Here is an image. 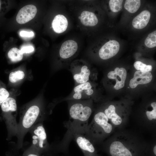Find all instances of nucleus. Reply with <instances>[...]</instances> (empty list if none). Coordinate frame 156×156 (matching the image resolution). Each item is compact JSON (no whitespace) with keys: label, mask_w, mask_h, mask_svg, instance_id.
I'll return each mask as SVG.
<instances>
[{"label":"nucleus","mask_w":156,"mask_h":156,"mask_svg":"<svg viewBox=\"0 0 156 156\" xmlns=\"http://www.w3.org/2000/svg\"><path fill=\"white\" fill-rule=\"evenodd\" d=\"M92 112L91 107L85 102H77L72 104L69 108L70 119L64 124L68 130L66 137L75 130H85Z\"/></svg>","instance_id":"f257e3e1"},{"label":"nucleus","mask_w":156,"mask_h":156,"mask_svg":"<svg viewBox=\"0 0 156 156\" xmlns=\"http://www.w3.org/2000/svg\"><path fill=\"white\" fill-rule=\"evenodd\" d=\"M114 129L105 114L101 111L95 114L85 131L93 141L96 143L102 141L113 133Z\"/></svg>","instance_id":"f03ea898"},{"label":"nucleus","mask_w":156,"mask_h":156,"mask_svg":"<svg viewBox=\"0 0 156 156\" xmlns=\"http://www.w3.org/2000/svg\"><path fill=\"white\" fill-rule=\"evenodd\" d=\"M73 138L82 151L84 156H92L95 153L93 145L94 142L88 136L85 130L74 131L70 135L68 138Z\"/></svg>","instance_id":"7ed1b4c3"},{"label":"nucleus","mask_w":156,"mask_h":156,"mask_svg":"<svg viewBox=\"0 0 156 156\" xmlns=\"http://www.w3.org/2000/svg\"><path fill=\"white\" fill-rule=\"evenodd\" d=\"M40 114L38 106L33 105L29 107L20 119L18 133L22 135L29 129L38 120Z\"/></svg>","instance_id":"20e7f679"},{"label":"nucleus","mask_w":156,"mask_h":156,"mask_svg":"<svg viewBox=\"0 0 156 156\" xmlns=\"http://www.w3.org/2000/svg\"><path fill=\"white\" fill-rule=\"evenodd\" d=\"M32 149L39 154L46 151L48 148L47 136L45 129L41 124L38 125L32 133Z\"/></svg>","instance_id":"39448f33"},{"label":"nucleus","mask_w":156,"mask_h":156,"mask_svg":"<svg viewBox=\"0 0 156 156\" xmlns=\"http://www.w3.org/2000/svg\"><path fill=\"white\" fill-rule=\"evenodd\" d=\"M70 71L76 85L89 81L91 71L86 63L81 61L74 63L71 66Z\"/></svg>","instance_id":"423d86ee"},{"label":"nucleus","mask_w":156,"mask_h":156,"mask_svg":"<svg viewBox=\"0 0 156 156\" xmlns=\"http://www.w3.org/2000/svg\"><path fill=\"white\" fill-rule=\"evenodd\" d=\"M119 43L115 40H110L105 43L100 48L99 55L104 60L109 59L115 55L120 49Z\"/></svg>","instance_id":"0eeeda50"},{"label":"nucleus","mask_w":156,"mask_h":156,"mask_svg":"<svg viewBox=\"0 0 156 156\" xmlns=\"http://www.w3.org/2000/svg\"><path fill=\"white\" fill-rule=\"evenodd\" d=\"M103 112L107 117L109 123L115 129L122 128L127 122V120L116 112V107L113 105H109Z\"/></svg>","instance_id":"6e6552de"},{"label":"nucleus","mask_w":156,"mask_h":156,"mask_svg":"<svg viewBox=\"0 0 156 156\" xmlns=\"http://www.w3.org/2000/svg\"><path fill=\"white\" fill-rule=\"evenodd\" d=\"M92 88L89 81L76 85L71 99L80 100L88 99L94 92Z\"/></svg>","instance_id":"1a4fd4ad"},{"label":"nucleus","mask_w":156,"mask_h":156,"mask_svg":"<svg viewBox=\"0 0 156 156\" xmlns=\"http://www.w3.org/2000/svg\"><path fill=\"white\" fill-rule=\"evenodd\" d=\"M37 12V9L34 5H25L18 12L16 18V21L20 24L27 23L34 17Z\"/></svg>","instance_id":"9d476101"},{"label":"nucleus","mask_w":156,"mask_h":156,"mask_svg":"<svg viewBox=\"0 0 156 156\" xmlns=\"http://www.w3.org/2000/svg\"><path fill=\"white\" fill-rule=\"evenodd\" d=\"M127 75V72L125 68L116 67L114 71H111L108 73L107 77L110 79L116 80V83L114 88L115 89L118 90L124 86Z\"/></svg>","instance_id":"9b49d317"},{"label":"nucleus","mask_w":156,"mask_h":156,"mask_svg":"<svg viewBox=\"0 0 156 156\" xmlns=\"http://www.w3.org/2000/svg\"><path fill=\"white\" fill-rule=\"evenodd\" d=\"M76 42L73 40L66 41L62 44L59 51V55L62 59H68L73 56L78 49Z\"/></svg>","instance_id":"f8f14e48"},{"label":"nucleus","mask_w":156,"mask_h":156,"mask_svg":"<svg viewBox=\"0 0 156 156\" xmlns=\"http://www.w3.org/2000/svg\"><path fill=\"white\" fill-rule=\"evenodd\" d=\"M152 78V75L150 72L137 71L134 73L133 78L130 81L129 86L132 88H134L139 84L149 83L151 81Z\"/></svg>","instance_id":"ddd939ff"},{"label":"nucleus","mask_w":156,"mask_h":156,"mask_svg":"<svg viewBox=\"0 0 156 156\" xmlns=\"http://www.w3.org/2000/svg\"><path fill=\"white\" fill-rule=\"evenodd\" d=\"M151 17V13L147 10L142 11L135 17L132 24L134 28L141 29L145 27L147 25Z\"/></svg>","instance_id":"4468645a"},{"label":"nucleus","mask_w":156,"mask_h":156,"mask_svg":"<svg viewBox=\"0 0 156 156\" xmlns=\"http://www.w3.org/2000/svg\"><path fill=\"white\" fill-rule=\"evenodd\" d=\"M52 28L54 31L58 34L65 31L68 25V21L66 18L63 15L58 14L53 19L52 23Z\"/></svg>","instance_id":"2eb2a0df"},{"label":"nucleus","mask_w":156,"mask_h":156,"mask_svg":"<svg viewBox=\"0 0 156 156\" xmlns=\"http://www.w3.org/2000/svg\"><path fill=\"white\" fill-rule=\"evenodd\" d=\"M80 20L81 23L86 26H94L98 22L97 16L93 12L84 11L81 13Z\"/></svg>","instance_id":"dca6fc26"},{"label":"nucleus","mask_w":156,"mask_h":156,"mask_svg":"<svg viewBox=\"0 0 156 156\" xmlns=\"http://www.w3.org/2000/svg\"><path fill=\"white\" fill-rule=\"evenodd\" d=\"M1 110L3 113L9 110L16 111L17 105L15 100L12 97H9L1 105Z\"/></svg>","instance_id":"f3484780"},{"label":"nucleus","mask_w":156,"mask_h":156,"mask_svg":"<svg viewBox=\"0 0 156 156\" xmlns=\"http://www.w3.org/2000/svg\"><path fill=\"white\" fill-rule=\"evenodd\" d=\"M141 5L140 0H126L124 4V8L130 13H133L136 12Z\"/></svg>","instance_id":"a211bd4d"},{"label":"nucleus","mask_w":156,"mask_h":156,"mask_svg":"<svg viewBox=\"0 0 156 156\" xmlns=\"http://www.w3.org/2000/svg\"><path fill=\"white\" fill-rule=\"evenodd\" d=\"M8 56L12 61L16 62L21 61L22 59L23 54L20 50L14 47L12 48L8 51Z\"/></svg>","instance_id":"6ab92c4d"},{"label":"nucleus","mask_w":156,"mask_h":156,"mask_svg":"<svg viewBox=\"0 0 156 156\" xmlns=\"http://www.w3.org/2000/svg\"><path fill=\"white\" fill-rule=\"evenodd\" d=\"M144 44L146 46L149 48H153L156 47V30L148 34L145 40Z\"/></svg>","instance_id":"aec40b11"},{"label":"nucleus","mask_w":156,"mask_h":156,"mask_svg":"<svg viewBox=\"0 0 156 156\" xmlns=\"http://www.w3.org/2000/svg\"><path fill=\"white\" fill-rule=\"evenodd\" d=\"M25 74L24 72L20 70L11 72L9 75V80L12 83H15L23 79Z\"/></svg>","instance_id":"412c9836"},{"label":"nucleus","mask_w":156,"mask_h":156,"mask_svg":"<svg viewBox=\"0 0 156 156\" xmlns=\"http://www.w3.org/2000/svg\"><path fill=\"white\" fill-rule=\"evenodd\" d=\"M123 1L122 0H109V5L111 10L114 12H117L121 10Z\"/></svg>","instance_id":"4be33fe9"},{"label":"nucleus","mask_w":156,"mask_h":156,"mask_svg":"<svg viewBox=\"0 0 156 156\" xmlns=\"http://www.w3.org/2000/svg\"><path fill=\"white\" fill-rule=\"evenodd\" d=\"M134 66L137 70L142 72H150L152 69L151 65H146L140 61L135 62L134 64Z\"/></svg>","instance_id":"5701e85b"},{"label":"nucleus","mask_w":156,"mask_h":156,"mask_svg":"<svg viewBox=\"0 0 156 156\" xmlns=\"http://www.w3.org/2000/svg\"><path fill=\"white\" fill-rule=\"evenodd\" d=\"M9 93L7 90L4 88L0 92V105L9 97Z\"/></svg>","instance_id":"b1692460"},{"label":"nucleus","mask_w":156,"mask_h":156,"mask_svg":"<svg viewBox=\"0 0 156 156\" xmlns=\"http://www.w3.org/2000/svg\"><path fill=\"white\" fill-rule=\"evenodd\" d=\"M20 50L24 53H29L33 52L34 51V47L31 46H27L22 47Z\"/></svg>","instance_id":"393cba45"},{"label":"nucleus","mask_w":156,"mask_h":156,"mask_svg":"<svg viewBox=\"0 0 156 156\" xmlns=\"http://www.w3.org/2000/svg\"><path fill=\"white\" fill-rule=\"evenodd\" d=\"M20 35L23 37H31L34 35V33L33 31L28 32L26 31H21L20 32Z\"/></svg>","instance_id":"a878e982"},{"label":"nucleus","mask_w":156,"mask_h":156,"mask_svg":"<svg viewBox=\"0 0 156 156\" xmlns=\"http://www.w3.org/2000/svg\"><path fill=\"white\" fill-rule=\"evenodd\" d=\"M24 156H40V155L37 152L32 149L25 152Z\"/></svg>","instance_id":"bb28decb"},{"label":"nucleus","mask_w":156,"mask_h":156,"mask_svg":"<svg viewBox=\"0 0 156 156\" xmlns=\"http://www.w3.org/2000/svg\"><path fill=\"white\" fill-rule=\"evenodd\" d=\"M153 151L154 154L155 155H156V145H155L153 148Z\"/></svg>","instance_id":"cd10ccee"},{"label":"nucleus","mask_w":156,"mask_h":156,"mask_svg":"<svg viewBox=\"0 0 156 156\" xmlns=\"http://www.w3.org/2000/svg\"><path fill=\"white\" fill-rule=\"evenodd\" d=\"M1 2L0 1V8H1Z\"/></svg>","instance_id":"c85d7f7f"}]
</instances>
